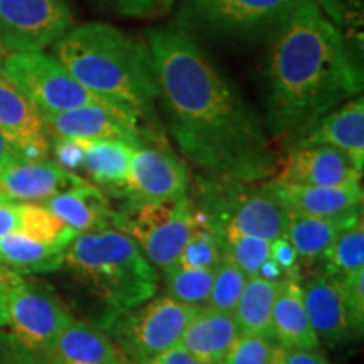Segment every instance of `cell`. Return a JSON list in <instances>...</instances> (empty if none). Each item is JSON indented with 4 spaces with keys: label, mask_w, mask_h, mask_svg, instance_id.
I'll list each match as a JSON object with an SVG mask.
<instances>
[{
    "label": "cell",
    "mask_w": 364,
    "mask_h": 364,
    "mask_svg": "<svg viewBox=\"0 0 364 364\" xmlns=\"http://www.w3.org/2000/svg\"><path fill=\"white\" fill-rule=\"evenodd\" d=\"M147 46L171 134L209 181L260 182L277 171L262 122L188 34L150 31Z\"/></svg>",
    "instance_id": "obj_1"
},
{
    "label": "cell",
    "mask_w": 364,
    "mask_h": 364,
    "mask_svg": "<svg viewBox=\"0 0 364 364\" xmlns=\"http://www.w3.org/2000/svg\"><path fill=\"white\" fill-rule=\"evenodd\" d=\"M267 86L272 134L299 142L321 118L361 93L363 68L339 26L302 0L273 34Z\"/></svg>",
    "instance_id": "obj_2"
},
{
    "label": "cell",
    "mask_w": 364,
    "mask_h": 364,
    "mask_svg": "<svg viewBox=\"0 0 364 364\" xmlns=\"http://www.w3.org/2000/svg\"><path fill=\"white\" fill-rule=\"evenodd\" d=\"M54 58L105 102L135 113L140 120L154 115L157 81L147 41L130 38L105 22H88L58 41Z\"/></svg>",
    "instance_id": "obj_3"
},
{
    "label": "cell",
    "mask_w": 364,
    "mask_h": 364,
    "mask_svg": "<svg viewBox=\"0 0 364 364\" xmlns=\"http://www.w3.org/2000/svg\"><path fill=\"white\" fill-rule=\"evenodd\" d=\"M63 267L107 311L102 326L147 302L157 292V270L135 240L115 225L76 235L68 245Z\"/></svg>",
    "instance_id": "obj_4"
},
{
    "label": "cell",
    "mask_w": 364,
    "mask_h": 364,
    "mask_svg": "<svg viewBox=\"0 0 364 364\" xmlns=\"http://www.w3.org/2000/svg\"><path fill=\"white\" fill-rule=\"evenodd\" d=\"M73 316L51 287L9 270L0 348L9 364H41Z\"/></svg>",
    "instance_id": "obj_5"
},
{
    "label": "cell",
    "mask_w": 364,
    "mask_h": 364,
    "mask_svg": "<svg viewBox=\"0 0 364 364\" xmlns=\"http://www.w3.org/2000/svg\"><path fill=\"white\" fill-rule=\"evenodd\" d=\"M221 231L275 240L285 235L287 209L268 182L206 181L196 204Z\"/></svg>",
    "instance_id": "obj_6"
},
{
    "label": "cell",
    "mask_w": 364,
    "mask_h": 364,
    "mask_svg": "<svg viewBox=\"0 0 364 364\" xmlns=\"http://www.w3.org/2000/svg\"><path fill=\"white\" fill-rule=\"evenodd\" d=\"M199 307L162 295L113 317L102 326L134 364H142L179 344Z\"/></svg>",
    "instance_id": "obj_7"
},
{
    "label": "cell",
    "mask_w": 364,
    "mask_h": 364,
    "mask_svg": "<svg viewBox=\"0 0 364 364\" xmlns=\"http://www.w3.org/2000/svg\"><path fill=\"white\" fill-rule=\"evenodd\" d=\"M194 223V203L186 198L164 203H127L113 225L130 235L145 258L162 273L176 265Z\"/></svg>",
    "instance_id": "obj_8"
},
{
    "label": "cell",
    "mask_w": 364,
    "mask_h": 364,
    "mask_svg": "<svg viewBox=\"0 0 364 364\" xmlns=\"http://www.w3.org/2000/svg\"><path fill=\"white\" fill-rule=\"evenodd\" d=\"M2 75L29 98L41 115L105 102L73 78L56 58L43 53H11L4 59Z\"/></svg>",
    "instance_id": "obj_9"
},
{
    "label": "cell",
    "mask_w": 364,
    "mask_h": 364,
    "mask_svg": "<svg viewBox=\"0 0 364 364\" xmlns=\"http://www.w3.org/2000/svg\"><path fill=\"white\" fill-rule=\"evenodd\" d=\"M302 0H186L189 24L218 36L275 34Z\"/></svg>",
    "instance_id": "obj_10"
},
{
    "label": "cell",
    "mask_w": 364,
    "mask_h": 364,
    "mask_svg": "<svg viewBox=\"0 0 364 364\" xmlns=\"http://www.w3.org/2000/svg\"><path fill=\"white\" fill-rule=\"evenodd\" d=\"M71 27L68 0H0V44L11 53H41Z\"/></svg>",
    "instance_id": "obj_11"
},
{
    "label": "cell",
    "mask_w": 364,
    "mask_h": 364,
    "mask_svg": "<svg viewBox=\"0 0 364 364\" xmlns=\"http://www.w3.org/2000/svg\"><path fill=\"white\" fill-rule=\"evenodd\" d=\"M48 136L83 140H117L139 147L154 140L145 135L140 118L125 108L108 102H98L61 113L41 115Z\"/></svg>",
    "instance_id": "obj_12"
},
{
    "label": "cell",
    "mask_w": 364,
    "mask_h": 364,
    "mask_svg": "<svg viewBox=\"0 0 364 364\" xmlns=\"http://www.w3.org/2000/svg\"><path fill=\"white\" fill-rule=\"evenodd\" d=\"M189 171L166 145L144 142L134 149L124 196L129 203L177 201L188 196Z\"/></svg>",
    "instance_id": "obj_13"
},
{
    "label": "cell",
    "mask_w": 364,
    "mask_h": 364,
    "mask_svg": "<svg viewBox=\"0 0 364 364\" xmlns=\"http://www.w3.org/2000/svg\"><path fill=\"white\" fill-rule=\"evenodd\" d=\"M361 177L363 171L354 166L343 150L329 145L295 144L275 179L290 184L343 188L361 184Z\"/></svg>",
    "instance_id": "obj_14"
},
{
    "label": "cell",
    "mask_w": 364,
    "mask_h": 364,
    "mask_svg": "<svg viewBox=\"0 0 364 364\" xmlns=\"http://www.w3.org/2000/svg\"><path fill=\"white\" fill-rule=\"evenodd\" d=\"M85 181L44 159H22L0 171V203L44 204Z\"/></svg>",
    "instance_id": "obj_15"
},
{
    "label": "cell",
    "mask_w": 364,
    "mask_h": 364,
    "mask_svg": "<svg viewBox=\"0 0 364 364\" xmlns=\"http://www.w3.org/2000/svg\"><path fill=\"white\" fill-rule=\"evenodd\" d=\"M300 287L304 307L318 343L339 346L351 338L339 277L318 272L309 277Z\"/></svg>",
    "instance_id": "obj_16"
},
{
    "label": "cell",
    "mask_w": 364,
    "mask_h": 364,
    "mask_svg": "<svg viewBox=\"0 0 364 364\" xmlns=\"http://www.w3.org/2000/svg\"><path fill=\"white\" fill-rule=\"evenodd\" d=\"M273 194L279 198L287 211L318 218H341L363 213V186H343V188H324V186H302L290 182L268 181Z\"/></svg>",
    "instance_id": "obj_17"
},
{
    "label": "cell",
    "mask_w": 364,
    "mask_h": 364,
    "mask_svg": "<svg viewBox=\"0 0 364 364\" xmlns=\"http://www.w3.org/2000/svg\"><path fill=\"white\" fill-rule=\"evenodd\" d=\"M0 132L26 159H44L49 140L43 117L11 80L0 75Z\"/></svg>",
    "instance_id": "obj_18"
},
{
    "label": "cell",
    "mask_w": 364,
    "mask_h": 364,
    "mask_svg": "<svg viewBox=\"0 0 364 364\" xmlns=\"http://www.w3.org/2000/svg\"><path fill=\"white\" fill-rule=\"evenodd\" d=\"M44 361L49 364H134L105 327L80 318L68 322Z\"/></svg>",
    "instance_id": "obj_19"
},
{
    "label": "cell",
    "mask_w": 364,
    "mask_h": 364,
    "mask_svg": "<svg viewBox=\"0 0 364 364\" xmlns=\"http://www.w3.org/2000/svg\"><path fill=\"white\" fill-rule=\"evenodd\" d=\"M240 334L235 314L203 306L191 318L179 344L199 363L225 364Z\"/></svg>",
    "instance_id": "obj_20"
},
{
    "label": "cell",
    "mask_w": 364,
    "mask_h": 364,
    "mask_svg": "<svg viewBox=\"0 0 364 364\" xmlns=\"http://www.w3.org/2000/svg\"><path fill=\"white\" fill-rule=\"evenodd\" d=\"M297 144L329 145L339 149L359 171L364 167V100L354 97L327 113Z\"/></svg>",
    "instance_id": "obj_21"
},
{
    "label": "cell",
    "mask_w": 364,
    "mask_h": 364,
    "mask_svg": "<svg viewBox=\"0 0 364 364\" xmlns=\"http://www.w3.org/2000/svg\"><path fill=\"white\" fill-rule=\"evenodd\" d=\"M46 206L76 233L98 230L115 223V211L102 189L88 181L63 191L46 201Z\"/></svg>",
    "instance_id": "obj_22"
},
{
    "label": "cell",
    "mask_w": 364,
    "mask_h": 364,
    "mask_svg": "<svg viewBox=\"0 0 364 364\" xmlns=\"http://www.w3.org/2000/svg\"><path fill=\"white\" fill-rule=\"evenodd\" d=\"M272 336L282 349L321 348L304 307L300 279L280 284L272 309Z\"/></svg>",
    "instance_id": "obj_23"
},
{
    "label": "cell",
    "mask_w": 364,
    "mask_h": 364,
    "mask_svg": "<svg viewBox=\"0 0 364 364\" xmlns=\"http://www.w3.org/2000/svg\"><path fill=\"white\" fill-rule=\"evenodd\" d=\"M361 216L363 213L341 218H318L287 211L285 236L297 253L300 267L321 262L332 241Z\"/></svg>",
    "instance_id": "obj_24"
},
{
    "label": "cell",
    "mask_w": 364,
    "mask_h": 364,
    "mask_svg": "<svg viewBox=\"0 0 364 364\" xmlns=\"http://www.w3.org/2000/svg\"><path fill=\"white\" fill-rule=\"evenodd\" d=\"M83 169L98 189L124 196L134 145L117 140H83Z\"/></svg>",
    "instance_id": "obj_25"
},
{
    "label": "cell",
    "mask_w": 364,
    "mask_h": 364,
    "mask_svg": "<svg viewBox=\"0 0 364 364\" xmlns=\"http://www.w3.org/2000/svg\"><path fill=\"white\" fill-rule=\"evenodd\" d=\"M66 248L39 243L22 233H11L0 238V263L19 273H46L63 268Z\"/></svg>",
    "instance_id": "obj_26"
},
{
    "label": "cell",
    "mask_w": 364,
    "mask_h": 364,
    "mask_svg": "<svg viewBox=\"0 0 364 364\" xmlns=\"http://www.w3.org/2000/svg\"><path fill=\"white\" fill-rule=\"evenodd\" d=\"M280 284L260 277H248L235 309L240 332L272 336V309Z\"/></svg>",
    "instance_id": "obj_27"
},
{
    "label": "cell",
    "mask_w": 364,
    "mask_h": 364,
    "mask_svg": "<svg viewBox=\"0 0 364 364\" xmlns=\"http://www.w3.org/2000/svg\"><path fill=\"white\" fill-rule=\"evenodd\" d=\"M223 258H225V247H223L220 228L194 204L193 230L176 265L188 268H216Z\"/></svg>",
    "instance_id": "obj_28"
},
{
    "label": "cell",
    "mask_w": 364,
    "mask_h": 364,
    "mask_svg": "<svg viewBox=\"0 0 364 364\" xmlns=\"http://www.w3.org/2000/svg\"><path fill=\"white\" fill-rule=\"evenodd\" d=\"M215 270L216 268L171 267L162 273L166 295L186 306H206L215 280Z\"/></svg>",
    "instance_id": "obj_29"
},
{
    "label": "cell",
    "mask_w": 364,
    "mask_h": 364,
    "mask_svg": "<svg viewBox=\"0 0 364 364\" xmlns=\"http://www.w3.org/2000/svg\"><path fill=\"white\" fill-rule=\"evenodd\" d=\"M17 233L59 248H68L78 235L43 204H21V226Z\"/></svg>",
    "instance_id": "obj_30"
},
{
    "label": "cell",
    "mask_w": 364,
    "mask_h": 364,
    "mask_svg": "<svg viewBox=\"0 0 364 364\" xmlns=\"http://www.w3.org/2000/svg\"><path fill=\"white\" fill-rule=\"evenodd\" d=\"M321 262L324 263L322 272L334 277H344L364 268L363 216L332 241L331 247L322 255Z\"/></svg>",
    "instance_id": "obj_31"
},
{
    "label": "cell",
    "mask_w": 364,
    "mask_h": 364,
    "mask_svg": "<svg viewBox=\"0 0 364 364\" xmlns=\"http://www.w3.org/2000/svg\"><path fill=\"white\" fill-rule=\"evenodd\" d=\"M221 236L225 257L233 260L247 273V277L257 275L258 268L270 255V241L258 236L236 233V231H221Z\"/></svg>",
    "instance_id": "obj_32"
},
{
    "label": "cell",
    "mask_w": 364,
    "mask_h": 364,
    "mask_svg": "<svg viewBox=\"0 0 364 364\" xmlns=\"http://www.w3.org/2000/svg\"><path fill=\"white\" fill-rule=\"evenodd\" d=\"M247 273L241 270L233 260L225 257L218 263L215 270V280H213L211 294H209L206 306L233 314L240 295L243 292V287L247 284Z\"/></svg>",
    "instance_id": "obj_33"
},
{
    "label": "cell",
    "mask_w": 364,
    "mask_h": 364,
    "mask_svg": "<svg viewBox=\"0 0 364 364\" xmlns=\"http://www.w3.org/2000/svg\"><path fill=\"white\" fill-rule=\"evenodd\" d=\"M282 353L273 336L241 332L225 364H277Z\"/></svg>",
    "instance_id": "obj_34"
},
{
    "label": "cell",
    "mask_w": 364,
    "mask_h": 364,
    "mask_svg": "<svg viewBox=\"0 0 364 364\" xmlns=\"http://www.w3.org/2000/svg\"><path fill=\"white\" fill-rule=\"evenodd\" d=\"M343 287L346 312L353 338H363L364 332V268L339 277Z\"/></svg>",
    "instance_id": "obj_35"
},
{
    "label": "cell",
    "mask_w": 364,
    "mask_h": 364,
    "mask_svg": "<svg viewBox=\"0 0 364 364\" xmlns=\"http://www.w3.org/2000/svg\"><path fill=\"white\" fill-rule=\"evenodd\" d=\"M268 257L282 268L287 279H300L299 257L285 235L270 241V255Z\"/></svg>",
    "instance_id": "obj_36"
},
{
    "label": "cell",
    "mask_w": 364,
    "mask_h": 364,
    "mask_svg": "<svg viewBox=\"0 0 364 364\" xmlns=\"http://www.w3.org/2000/svg\"><path fill=\"white\" fill-rule=\"evenodd\" d=\"M54 154H56L58 166H61L63 169L73 172L83 167L85 147L80 139H56Z\"/></svg>",
    "instance_id": "obj_37"
},
{
    "label": "cell",
    "mask_w": 364,
    "mask_h": 364,
    "mask_svg": "<svg viewBox=\"0 0 364 364\" xmlns=\"http://www.w3.org/2000/svg\"><path fill=\"white\" fill-rule=\"evenodd\" d=\"M161 0H98V4L112 12L129 17H149L157 11Z\"/></svg>",
    "instance_id": "obj_38"
},
{
    "label": "cell",
    "mask_w": 364,
    "mask_h": 364,
    "mask_svg": "<svg viewBox=\"0 0 364 364\" xmlns=\"http://www.w3.org/2000/svg\"><path fill=\"white\" fill-rule=\"evenodd\" d=\"M277 364H331L326 354L316 349H282Z\"/></svg>",
    "instance_id": "obj_39"
},
{
    "label": "cell",
    "mask_w": 364,
    "mask_h": 364,
    "mask_svg": "<svg viewBox=\"0 0 364 364\" xmlns=\"http://www.w3.org/2000/svg\"><path fill=\"white\" fill-rule=\"evenodd\" d=\"M21 226V204L0 203V238L17 233Z\"/></svg>",
    "instance_id": "obj_40"
},
{
    "label": "cell",
    "mask_w": 364,
    "mask_h": 364,
    "mask_svg": "<svg viewBox=\"0 0 364 364\" xmlns=\"http://www.w3.org/2000/svg\"><path fill=\"white\" fill-rule=\"evenodd\" d=\"M142 364H203V363H199L198 359L191 356V354L186 351L181 344H176L174 348L167 349V351L161 353L159 356L149 359V361H145Z\"/></svg>",
    "instance_id": "obj_41"
},
{
    "label": "cell",
    "mask_w": 364,
    "mask_h": 364,
    "mask_svg": "<svg viewBox=\"0 0 364 364\" xmlns=\"http://www.w3.org/2000/svg\"><path fill=\"white\" fill-rule=\"evenodd\" d=\"M22 159L26 157L22 156L21 150L17 149L2 132H0V171L6 169L7 166H11L14 162L22 161Z\"/></svg>",
    "instance_id": "obj_42"
},
{
    "label": "cell",
    "mask_w": 364,
    "mask_h": 364,
    "mask_svg": "<svg viewBox=\"0 0 364 364\" xmlns=\"http://www.w3.org/2000/svg\"><path fill=\"white\" fill-rule=\"evenodd\" d=\"M311 2L318 6V9H321L334 24L339 26L341 22H343V16H341V11H343V0H311Z\"/></svg>",
    "instance_id": "obj_43"
},
{
    "label": "cell",
    "mask_w": 364,
    "mask_h": 364,
    "mask_svg": "<svg viewBox=\"0 0 364 364\" xmlns=\"http://www.w3.org/2000/svg\"><path fill=\"white\" fill-rule=\"evenodd\" d=\"M7 275L9 268L4 267L0 270V327L4 322V314H6V289H7Z\"/></svg>",
    "instance_id": "obj_44"
},
{
    "label": "cell",
    "mask_w": 364,
    "mask_h": 364,
    "mask_svg": "<svg viewBox=\"0 0 364 364\" xmlns=\"http://www.w3.org/2000/svg\"><path fill=\"white\" fill-rule=\"evenodd\" d=\"M4 51H6V49H4V46L0 44V75H2V66H4Z\"/></svg>",
    "instance_id": "obj_45"
},
{
    "label": "cell",
    "mask_w": 364,
    "mask_h": 364,
    "mask_svg": "<svg viewBox=\"0 0 364 364\" xmlns=\"http://www.w3.org/2000/svg\"><path fill=\"white\" fill-rule=\"evenodd\" d=\"M2 268H4V265H2V263H0V270H2Z\"/></svg>",
    "instance_id": "obj_46"
},
{
    "label": "cell",
    "mask_w": 364,
    "mask_h": 364,
    "mask_svg": "<svg viewBox=\"0 0 364 364\" xmlns=\"http://www.w3.org/2000/svg\"><path fill=\"white\" fill-rule=\"evenodd\" d=\"M41 364H49V363H46V361H43V363H41Z\"/></svg>",
    "instance_id": "obj_47"
},
{
    "label": "cell",
    "mask_w": 364,
    "mask_h": 364,
    "mask_svg": "<svg viewBox=\"0 0 364 364\" xmlns=\"http://www.w3.org/2000/svg\"><path fill=\"white\" fill-rule=\"evenodd\" d=\"M164 2H169V0H164Z\"/></svg>",
    "instance_id": "obj_48"
}]
</instances>
